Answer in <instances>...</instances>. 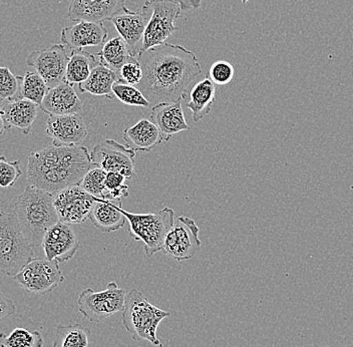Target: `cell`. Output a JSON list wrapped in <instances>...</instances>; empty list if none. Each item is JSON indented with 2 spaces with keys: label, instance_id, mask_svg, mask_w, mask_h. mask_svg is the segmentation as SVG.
Here are the masks:
<instances>
[{
  "label": "cell",
  "instance_id": "6da1fadb",
  "mask_svg": "<svg viewBox=\"0 0 353 347\" xmlns=\"http://www.w3.org/2000/svg\"><path fill=\"white\" fill-rule=\"evenodd\" d=\"M137 59L143 68L138 88L156 105L186 99L190 86L202 74L196 54L179 44H161L141 52Z\"/></svg>",
  "mask_w": 353,
  "mask_h": 347
},
{
  "label": "cell",
  "instance_id": "7a4b0ae2",
  "mask_svg": "<svg viewBox=\"0 0 353 347\" xmlns=\"http://www.w3.org/2000/svg\"><path fill=\"white\" fill-rule=\"evenodd\" d=\"M94 167L88 150L83 146H52L28 156L30 185L48 193H59L79 185L88 170Z\"/></svg>",
  "mask_w": 353,
  "mask_h": 347
},
{
  "label": "cell",
  "instance_id": "3957f363",
  "mask_svg": "<svg viewBox=\"0 0 353 347\" xmlns=\"http://www.w3.org/2000/svg\"><path fill=\"white\" fill-rule=\"evenodd\" d=\"M13 213L24 237L32 247L41 246L48 229L59 222L54 195L32 185L26 186L23 193L17 197Z\"/></svg>",
  "mask_w": 353,
  "mask_h": 347
},
{
  "label": "cell",
  "instance_id": "277c9868",
  "mask_svg": "<svg viewBox=\"0 0 353 347\" xmlns=\"http://www.w3.org/2000/svg\"><path fill=\"white\" fill-rule=\"evenodd\" d=\"M171 313L154 306L142 293L132 289L125 296L121 321L134 341L147 340L154 346L164 347L157 337L161 322Z\"/></svg>",
  "mask_w": 353,
  "mask_h": 347
},
{
  "label": "cell",
  "instance_id": "5b68a950",
  "mask_svg": "<svg viewBox=\"0 0 353 347\" xmlns=\"http://www.w3.org/2000/svg\"><path fill=\"white\" fill-rule=\"evenodd\" d=\"M33 255V247L24 237L13 211H0V273L14 277Z\"/></svg>",
  "mask_w": 353,
  "mask_h": 347
},
{
  "label": "cell",
  "instance_id": "8992f818",
  "mask_svg": "<svg viewBox=\"0 0 353 347\" xmlns=\"http://www.w3.org/2000/svg\"><path fill=\"white\" fill-rule=\"evenodd\" d=\"M121 212L129 222L132 239L142 241L147 257L162 251L165 235L175 223V212L172 208H163L158 213L134 214L123 208Z\"/></svg>",
  "mask_w": 353,
  "mask_h": 347
},
{
  "label": "cell",
  "instance_id": "52a82bcc",
  "mask_svg": "<svg viewBox=\"0 0 353 347\" xmlns=\"http://www.w3.org/2000/svg\"><path fill=\"white\" fill-rule=\"evenodd\" d=\"M143 6L149 11L150 17L141 52L165 43L178 30L175 21L182 14L180 6L168 0H147Z\"/></svg>",
  "mask_w": 353,
  "mask_h": 347
},
{
  "label": "cell",
  "instance_id": "ba28073f",
  "mask_svg": "<svg viewBox=\"0 0 353 347\" xmlns=\"http://www.w3.org/2000/svg\"><path fill=\"white\" fill-rule=\"evenodd\" d=\"M125 296V289L119 288L116 282L109 283L107 289L99 293L85 289L77 299L79 313L88 321L98 324L110 316L123 313Z\"/></svg>",
  "mask_w": 353,
  "mask_h": 347
},
{
  "label": "cell",
  "instance_id": "9c48e42d",
  "mask_svg": "<svg viewBox=\"0 0 353 347\" xmlns=\"http://www.w3.org/2000/svg\"><path fill=\"white\" fill-rule=\"evenodd\" d=\"M13 278L24 290L41 295L52 293L65 280L59 263L46 258H33Z\"/></svg>",
  "mask_w": 353,
  "mask_h": 347
},
{
  "label": "cell",
  "instance_id": "30bf717a",
  "mask_svg": "<svg viewBox=\"0 0 353 347\" xmlns=\"http://www.w3.org/2000/svg\"><path fill=\"white\" fill-rule=\"evenodd\" d=\"M199 233L200 229L193 219L180 216L165 235L163 253L179 262L191 259L202 246Z\"/></svg>",
  "mask_w": 353,
  "mask_h": 347
},
{
  "label": "cell",
  "instance_id": "8fae6325",
  "mask_svg": "<svg viewBox=\"0 0 353 347\" xmlns=\"http://www.w3.org/2000/svg\"><path fill=\"white\" fill-rule=\"evenodd\" d=\"M92 165L103 171L116 172L127 179L136 177V151L114 140H105L94 146L90 152Z\"/></svg>",
  "mask_w": 353,
  "mask_h": 347
},
{
  "label": "cell",
  "instance_id": "7c38bea8",
  "mask_svg": "<svg viewBox=\"0 0 353 347\" xmlns=\"http://www.w3.org/2000/svg\"><path fill=\"white\" fill-rule=\"evenodd\" d=\"M70 55L65 46L54 44L43 50H34L26 59V65L43 77L48 88L65 83L66 66Z\"/></svg>",
  "mask_w": 353,
  "mask_h": 347
},
{
  "label": "cell",
  "instance_id": "4fadbf2b",
  "mask_svg": "<svg viewBox=\"0 0 353 347\" xmlns=\"http://www.w3.org/2000/svg\"><path fill=\"white\" fill-rule=\"evenodd\" d=\"M99 200L79 185L70 186L54 195V205L59 221L68 225L85 222Z\"/></svg>",
  "mask_w": 353,
  "mask_h": 347
},
{
  "label": "cell",
  "instance_id": "5bb4252c",
  "mask_svg": "<svg viewBox=\"0 0 353 347\" xmlns=\"http://www.w3.org/2000/svg\"><path fill=\"white\" fill-rule=\"evenodd\" d=\"M150 12L142 8L139 11L125 10L110 19L121 39L125 41L132 57H138L142 52L143 35L149 21Z\"/></svg>",
  "mask_w": 353,
  "mask_h": 347
},
{
  "label": "cell",
  "instance_id": "9a60e30c",
  "mask_svg": "<svg viewBox=\"0 0 353 347\" xmlns=\"http://www.w3.org/2000/svg\"><path fill=\"white\" fill-rule=\"evenodd\" d=\"M41 246L46 259L65 263L76 255L79 243L70 225L59 221L46 232Z\"/></svg>",
  "mask_w": 353,
  "mask_h": 347
},
{
  "label": "cell",
  "instance_id": "2e32d148",
  "mask_svg": "<svg viewBox=\"0 0 353 347\" xmlns=\"http://www.w3.org/2000/svg\"><path fill=\"white\" fill-rule=\"evenodd\" d=\"M46 134L55 146H79L88 137V129L79 114L50 116Z\"/></svg>",
  "mask_w": 353,
  "mask_h": 347
},
{
  "label": "cell",
  "instance_id": "e0dca14e",
  "mask_svg": "<svg viewBox=\"0 0 353 347\" xmlns=\"http://www.w3.org/2000/svg\"><path fill=\"white\" fill-rule=\"evenodd\" d=\"M125 8V0H72L68 17L76 22H103Z\"/></svg>",
  "mask_w": 353,
  "mask_h": 347
},
{
  "label": "cell",
  "instance_id": "ac0fdd59",
  "mask_svg": "<svg viewBox=\"0 0 353 347\" xmlns=\"http://www.w3.org/2000/svg\"><path fill=\"white\" fill-rule=\"evenodd\" d=\"M108 30L103 22L79 21L61 30V41L72 50L105 44Z\"/></svg>",
  "mask_w": 353,
  "mask_h": 347
},
{
  "label": "cell",
  "instance_id": "d6986e66",
  "mask_svg": "<svg viewBox=\"0 0 353 347\" xmlns=\"http://www.w3.org/2000/svg\"><path fill=\"white\" fill-rule=\"evenodd\" d=\"M184 99L159 103L152 109L151 121L160 130L164 141H169L174 135L190 129L182 108Z\"/></svg>",
  "mask_w": 353,
  "mask_h": 347
},
{
  "label": "cell",
  "instance_id": "ffe728a7",
  "mask_svg": "<svg viewBox=\"0 0 353 347\" xmlns=\"http://www.w3.org/2000/svg\"><path fill=\"white\" fill-rule=\"evenodd\" d=\"M83 106V101L77 96L74 86L63 83L48 90L39 108L50 116H65L79 114Z\"/></svg>",
  "mask_w": 353,
  "mask_h": 347
},
{
  "label": "cell",
  "instance_id": "44dd1931",
  "mask_svg": "<svg viewBox=\"0 0 353 347\" xmlns=\"http://www.w3.org/2000/svg\"><path fill=\"white\" fill-rule=\"evenodd\" d=\"M37 103L26 99L10 101L1 110L2 117L6 121L8 130L15 128L21 130L24 135H28L39 115Z\"/></svg>",
  "mask_w": 353,
  "mask_h": 347
},
{
  "label": "cell",
  "instance_id": "7402d4cb",
  "mask_svg": "<svg viewBox=\"0 0 353 347\" xmlns=\"http://www.w3.org/2000/svg\"><path fill=\"white\" fill-rule=\"evenodd\" d=\"M123 139L134 151L150 152L164 141L160 130L153 121L142 119L123 130Z\"/></svg>",
  "mask_w": 353,
  "mask_h": 347
},
{
  "label": "cell",
  "instance_id": "603a6c76",
  "mask_svg": "<svg viewBox=\"0 0 353 347\" xmlns=\"http://www.w3.org/2000/svg\"><path fill=\"white\" fill-rule=\"evenodd\" d=\"M121 201L99 199L90 214V222L101 232L110 233L125 226L127 218L121 212Z\"/></svg>",
  "mask_w": 353,
  "mask_h": 347
},
{
  "label": "cell",
  "instance_id": "cb8c5ba5",
  "mask_svg": "<svg viewBox=\"0 0 353 347\" xmlns=\"http://www.w3.org/2000/svg\"><path fill=\"white\" fill-rule=\"evenodd\" d=\"M215 96L216 85L212 83L209 77L202 79L192 88L187 107L191 110L192 119L195 123H198L211 112Z\"/></svg>",
  "mask_w": 353,
  "mask_h": 347
},
{
  "label": "cell",
  "instance_id": "d4e9b609",
  "mask_svg": "<svg viewBox=\"0 0 353 347\" xmlns=\"http://www.w3.org/2000/svg\"><path fill=\"white\" fill-rule=\"evenodd\" d=\"M118 81V75L99 61L98 65L92 68L88 79L79 83V90L81 92H87L92 96L112 99L114 97L112 94V86Z\"/></svg>",
  "mask_w": 353,
  "mask_h": 347
},
{
  "label": "cell",
  "instance_id": "484cf974",
  "mask_svg": "<svg viewBox=\"0 0 353 347\" xmlns=\"http://www.w3.org/2000/svg\"><path fill=\"white\" fill-rule=\"evenodd\" d=\"M99 63L97 54H90L83 50H72L66 66L65 83L70 86L83 83Z\"/></svg>",
  "mask_w": 353,
  "mask_h": 347
},
{
  "label": "cell",
  "instance_id": "4316f807",
  "mask_svg": "<svg viewBox=\"0 0 353 347\" xmlns=\"http://www.w3.org/2000/svg\"><path fill=\"white\" fill-rule=\"evenodd\" d=\"M97 55L103 66L109 68L117 75L120 72L121 66L125 65L131 57H132L127 43L120 35L105 41L101 52H98Z\"/></svg>",
  "mask_w": 353,
  "mask_h": 347
},
{
  "label": "cell",
  "instance_id": "83f0119b",
  "mask_svg": "<svg viewBox=\"0 0 353 347\" xmlns=\"http://www.w3.org/2000/svg\"><path fill=\"white\" fill-rule=\"evenodd\" d=\"M90 329L76 324L72 326H59L52 347H88Z\"/></svg>",
  "mask_w": 353,
  "mask_h": 347
},
{
  "label": "cell",
  "instance_id": "f1b7e54d",
  "mask_svg": "<svg viewBox=\"0 0 353 347\" xmlns=\"http://www.w3.org/2000/svg\"><path fill=\"white\" fill-rule=\"evenodd\" d=\"M43 337L39 331L17 327L10 335L0 333V347H43Z\"/></svg>",
  "mask_w": 353,
  "mask_h": 347
},
{
  "label": "cell",
  "instance_id": "f546056e",
  "mask_svg": "<svg viewBox=\"0 0 353 347\" xmlns=\"http://www.w3.org/2000/svg\"><path fill=\"white\" fill-rule=\"evenodd\" d=\"M48 90L46 81L37 72H28L22 77L21 99L41 106Z\"/></svg>",
  "mask_w": 353,
  "mask_h": 347
},
{
  "label": "cell",
  "instance_id": "4dcf8cb0",
  "mask_svg": "<svg viewBox=\"0 0 353 347\" xmlns=\"http://www.w3.org/2000/svg\"><path fill=\"white\" fill-rule=\"evenodd\" d=\"M112 94L125 105L132 107H150V101L143 96L142 90L136 86L128 85L118 81L112 86Z\"/></svg>",
  "mask_w": 353,
  "mask_h": 347
},
{
  "label": "cell",
  "instance_id": "1f68e13d",
  "mask_svg": "<svg viewBox=\"0 0 353 347\" xmlns=\"http://www.w3.org/2000/svg\"><path fill=\"white\" fill-rule=\"evenodd\" d=\"M21 76H15L10 68L0 66V98L8 101L21 99Z\"/></svg>",
  "mask_w": 353,
  "mask_h": 347
},
{
  "label": "cell",
  "instance_id": "d6a6232c",
  "mask_svg": "<svg viewBox=\"0 0 353 347\" xmlns=\"http://www.w3.org/2000/svg\"><path fill=\"white\" fill-rule=\"evenodd\" d=\"M105 175L107 172L94 166L92 169L88 170L79 186L90 195L98 199H105V192H107L105 185Z\"/></svg>",
  "mask_w": 353,
  "mask_h": 347
},
{
  "label": "cell",
  "instance_id": "836d02e7",
  "mask_svg": "<svg viewBox=\"0 0 353 347\" xmlns=\"http://www.w3.org/2000/svg\"><path fill=\"white\" fill-rule=\"evenodd\" d=\"M22 174L21 161L10 162L6 157L0 156V187H13Z\"/></svg>",
  "mask_w": 353,
  "mask_h": 347
},
{
  "label": "cell",
  "instance_id": "e575fe53",
  "mask_svg": "<svg viewBox=\"0 0 353 347\" xmlns=\"http://www.w3.org/2000/svg\"><path fill=\"white\" fill-rule=\"evenodd\" d=\"M235 75L234 66L226 61H218L211 66L208 77L216 86H227L230 83Z\"/></svg>",
  "mask_w": 353,
  "mask_h": 347
},
{
  "label": "cell",
  "instance_id": "d590c367",
  "mask_svg": "<svg viewBox=\"0 0 353 347\" xmlns=\"http://www.w3.org/2000/svg\"><path fill=\"white\" fill-rule=\"evenodd\" d=\"M119 81L128 85L139 86L143 79V68L137 57H131L119 72Z\"/></svg>",
  "mask_w": 353,
  "mask_h": 347
},
{
  "label": "cell",
  "instance_id": "8d00e7d4",
  "mask_svg": "<svg viewBox=\"0 0 353 347\" xmlns=\"http://www.w3.org/2000/svg\"><path fill=\"white\" fill-rule=\"evenodd\" d=\"M125 177L120 173H116V172H108L105 175V197L103 200H107L108 196L110 195L112 192L117 191V190L121 189L125 184Z\"/></svg>",
  "mask_w": 353,
  "mask_h": 347
},
{
  "label": "cell",
  "instance_id": "74e56055",
  "mask_svg": "<svg viewBox=\"0 0 353 347\" xmlns=\"http://www.w3.org/2000/svg\"><path fill=\"white\" fill-rule=\"evenodd\" d=\"M17 310L14 304L10 298L0 293V321L10 317Z\"/></svg>",
  "mask_w": 353,
  "mask_h": 347
},
{
  "label": "cell",
  "instance_id": "f35d334b",
  "mask_svg": "<svg viewBox=\"0 0 353 347\" xmlns=\"http://www.w3.org/2000/svg\"><path fill=\"white\" fill-rule=\"evenodd\" d=\"M168 1L179 4L182 11L196 10L202 6V0H168Z\"/></svg>",
  "mask_w": 353,
  "mask_h": 347
},
{
  "label": "cell",
  "instance_id": "ab89813d",
  "mask_svg": "<svg viewBox=\"0 0 353 347\" xmlns=\"http://www.w3.org/2000/svg\"><path fill=\"white\" fill-rule=\"evenodd\" d=\"M6 130H8V128H6V121H4L1 109H0V136H2Z\"/></svg>",
  "mask_w": 353,
  "mask_h": 347
},
{
  "label": "cell",
  "instance_id": "60d3db41",
  "mask_svg": "<svg viewBox=\"0 0 353 347\" xmlns=\"http://www.w3.org/2000/svg\"><path fill=\"white\" fill-rule=\"evenodd\" d=\"M248 1H250V0H241L242 4H246Z\"/></svg>",
  "mask_w": 353,
  "mask_h": 347
},
{
  "label": "cell",
  "instance_id": "b9f144b4",
  "mask_svg": "<svg viewBox=\"0 0 353 347\" xmlns=\"http://www.w3.org/2000/svg\"><path fill=\"white\" fill-rule=\"evenodd\" d=\"M311 347H327V346H319V344H315V346H313Z\"/></svg>",
  "mask_w": 353,
  "mask_h": 347
},
{
  "label": "cell",
  "instance_id": "7bdbcfd3",
  "mask_svg": "<svg viewBox=\"0 0 353 347\" xmlns=\"http://www.w3.org/2000/svg\"><path fill=\"white\" fill-rule=\"evenodd\" d=\"M2 101H3V99H2L1 98H0V107H1Z\"/></svg>",
  "mask_w": 353,
  "mask_h": 347
}]
</instances>
